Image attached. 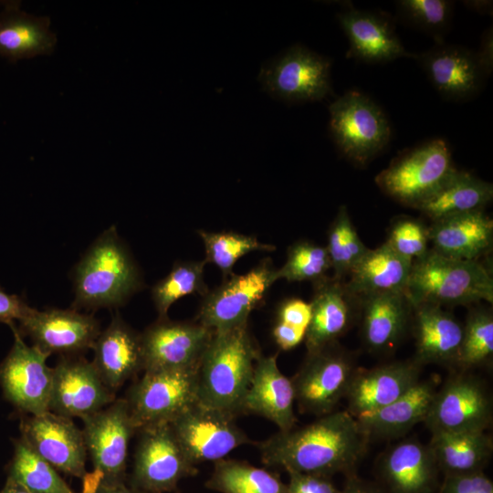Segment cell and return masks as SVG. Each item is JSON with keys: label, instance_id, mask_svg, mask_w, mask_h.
<instances>
[{"label": "cell", "instance_id": "cell-1", "mask_svg": "<svg viewBox=\"0 0 493 493\" xmlns=\"http://www.w3.org/2000/svg\"><path fill=\"white\" fill-rule=\"evenodd\" d=\"M370 439L347 410L333 411L312 423L277 434L261 442L262 462L288 472L355 474Z\"/></svg>", "mask_w": 493, "mask_h": 493}, {"label": "cell", "instance_id": "cell-2", "mask_svg": "<svg viewBox=\"0 0 493 493\" xmlns=\"http://www.w3.org/2000/svg\"><path fill=\"white\" fill-rule=\"evenodd\" d=\"M259 356L247 325L214 332L198 367V403L239 415Z\"/></svg>", "mask_w": 493, "mask_h": 493}, {"label": "cell", "instance_id": "cell-3", "mask_svg": "<svg viewBox=\"0 0 493 493\" xmlns=\"http://www.w3.org/2000/svg\"><path fill=\"white\" fill-rule=\"evenodd\" d=\"M72 309L116 308L140 288L139 270L115 226L89 247L73 272Z\"/></svg>", "mask_w": 493, "mask_h": 493}, {"label": "cell", "instance_id": "cell-4", "mask_svg": "<svg viewBox=\"0 0 493 493\" xmlns=\"http://www.w3.org/2000/svg\"><path fill=\"white\" fill-rule=\"evenodd\" d=\"M483 260L442 256L431 248L413 261L404 293L412 307L422 303L467 306L493 302V277Z\"/></svg>", "mask_w": 493, "mask_h": 493}, {"label": "cell", "instance_id": "cell-5", "mask_svg": "<svg viewBox=\"0 0 493 493\" xmlns=\"http://www.w3.org/2000/svg\"><path fill=\"white\" fill-rule=\"evenodd\" d=\"M455 170L447 142L435 138L402 152L376 175L375 183L393 200L415 209Z\"/></svg>", "mask_w": 493, "mask_h": 493}, {"label": "cell", "instance_id": "cell-6", "mask_svg": "<svg viewBox=\"0 0 493 493\" xmlns=\"http://www.w3.org/2000/svg\"><path fill=\"white\" fill-rule=\"evenodd\" d=\"M330 131L339 152L366 166L389 144L392 131L382 108L365 93L351 89L329 107Z\"/></svg>", "mask_w": 493, "mask_h": 493}, {"label": "cell", "instance_id": "cell-7", "mask_svg": "<svg viewBox=\"0 0 493 493\" xmlns=\"http://www.w3.org/2000/svg\"><path fill=\"white\" fill-rule=\"evenodd\" d=\"M198 368L145 371L124 398L137 429L170 424L198 403Z\"/></svg>", "mask_w": 493, "mask_h": 493}, {"label": "cell", "instance_id": "cell-8", "mask_svg": "<svg viewBox=\"0 0 493 493\" xmlns=\"http://www.w3.org/2000/svg\"><path fill=\"white\" fill-rule=\"evenodd\" d=\"M356 369L353 357L336 348L335 343L307 353L304 363L291 379L300 411L318 416L333 412L346 396Z\"/></svg>", "mask_w": 493, "mask_h": 493}, {"label": "cell", "instance_id": "cell-9", "mask_svg": "<svg viewBox=\"0 0 493 493\" xmlns=\"http://www.w3.org/2000/svg\"><path fill=\"white\" fill-rule=\"evenodd\" d=\"M13 345L0 363V386L5 398L16 409L28 415L48 411L53 369L47 364L49 355L27 345L15 322L8 324Z\"/></svg>", "mask_w": 493, "mask_h": 493}, {"label": "cell", "instance_id": "cell-10", "mask_svg": "<svg viewBox=\"0 0 493 493\" xmlns=\"http://www.w3.org/2000/svg\"><path fill=\"white\" fill-rule=\"evenodd\" d=\"M138 431L131 486L150 493H167L175 490L183 478L197 474L196 466L186 456L170 424Z\"/></svg>", "mask_w": 493, "mask_h": 493}, {"label": "cell", "instance_id": "cell-11", "mask_svg": "<svg viewBox=\"0 0 493 493\" xmlns=\"http://www.w3.org/2000/svg\"><path fill=\"white\" fill-rule=\"evenodd\" d=\"M491 395L473 375L457 373L435 391L425 424L432 434L486 431L492 423Z\"/></svg>", "mask_w": 493, "mask_h": 493}, {"label": "cell", "instance_id": "cell-12", "mask_svg": "<svg viewBox=\"0 0 493 493\" xmlns=\"http://www.w3.org/2000/svg\"><path fill=\"white\" fill-rule=\"evenodd\" d=\"M83 437L101 483L126 481L130 441L137 431L124 398L81 419Z\"/></svg>", "mask_w": 493, "mask_h": 493}, {"label": "cell", "instance_id": "cell-13", "mask_svg": "<svg viewBox=\"0 0 493 493\" xmlns=\"http://www.w3.org/2000/svg\"><path fill=\"white\" fill-rule=\"evenodd\" d=\"M331 60L295 45L267 66L258 79L273 96L288 102L320 100L332 94Z\"/></svg>", "mask_w": 493, "mask_h": 493}, {"label": "cell", "instance_id": "cell-14", "mask_svg": "<svg viewBox=\"0 0 493 493\" xmlns=\"http://www.w3.org/2000/svg\"><path fill=\"white\" fill-rule=\"evenodd\" d=\"M276 271L267 259L243 275L229 276L205 296L198 314L199 323L214 332L247 325L250 312L278 280Z\"/></svg>", "mask_w": 493, "mask_h": 493}, {"label": "cell", "instance_id": "cell-15", "mask_svg": "<svg viewBox=\"0 0 493 493\" xmlns=\"http://www.w3.org/2000/svg\"><path fill=\"white\" fill-rule=\"evenodd\" d=\"M235 418L196 403L170 425L186 456L196 466L223 459L235 448L251 442Z\"/></svg>", "mask_w": 493, "mask_h": 493}, {"label": "cell", "instance_id": "cell-16", "mask_svg": "<svg viewBox=\"0 0 493 493\" xmlns=\"http://www.w3.org/2000/svg\"><path fill=\"white\" fill-rule=\"evenodd\" d=\"M213 335L199 322L158 319L141 334L143 372L198 368Z\"/></svg>", "mask_w": 493, "mask_h": 493}, {"label": "cell", "instance_id": "cell-17", "mask_svg": "<svg viewBox=\"0 0 493 493\" xmlns=\"http://www.w3.org/2000/svg\"><path fill=\"white\" fill-rule=\"evenodd\" d=\"M20 431L21 438L58 471L79 478L87 473L83 433L71 418L50 411L26 415Z\"/></svg>", "mask_w": 493, "mask_h": 493}, {"label": "cell", "instance_id": "cell-18", "mask_svg": "<svg viewBox=\"0 0 493 493\" xmlns=\"http://www.w3.org/2000/svg\"><path fill=\"white\" fill-rule=\"evenodd\" d=\"M20 333L28 336L33 345L47 355H79L92 349L100 333V322L90 314L76 309L31 308L19 320Z\"/></svg>", "mask_w": 493, "mask_h": 493}, {"label": "cell", "instance_id": "cell-19", "mask_svg": "<svg viewBox=\"0 0 493 493\" xmlns=\"http://www.w3.org/2000/svg\"><path fill=\"white\" fill-rule=\"evenodd\" d=\"M53 369L48 411L80 419L111 404L115 393L107 388L92 362L79 356H63Z\"/></svg>", "mask_w": 493, "mask_h": 493}, {"label": "cell", "instance_id": "cell-20", "mask_svg": "<svg viewBox=\"0 0 493 493\" xmlns=\"http://www.w3.org/2000/svg\"><path fill=\"white\" fill-rule=\"evenodd\" d=\"M432 86L446 100L467 101L476 97L488 78L475 52L446 42L435 43L428 50L413 53Z\"/></svg>", "mask_w": 493, "mask_h": 493}, {"label": "cell", "instance_id": "cell-21", "mask_svg": "<svg viewBox=\"0 0 493 493\" xmlns=\"http://www.w3.org/2000/svg\"><path fill=\"white\" fill-rule=\"evenodd\" d=\"M337 19L349 42L347 58L371 64L413 58V53L402 44L388 14L357 9L348 4Z\"/></svg>", "mask_w": 493, "mask_h": 493}, {"label": "cell", "instance_id": "cell-22", "mask_svg": "<svg viewBox=\"0 0 493 493\" xmlns=\"http://www.w3.org/2000/svg\"><path fill=\"white\" fill-rule=\"evenodd\" d=\"M423 365L414 358L372 368H357L345 398L355 418L395 401L420 381Z\"/></svg>", "mask_w": 493, "mask_h": 493}, {"label": "cell", "instance_id": "cell-23", "mask_svg": "<svg viewBox=\"0 0 493 493\" xmlns=\"http://www.w3.org/2000/svg\"><path fill=\"white\" fill-rule=\"evenodd\" d=\"M309 302L311 317L306 331L307 353L319 351L345 334L359 315V298L345 287L343 280L326 277L314 283Z\"/></svg>", "mask_w": 493, "mask_h": 493}, {"label": "cell", "instance_id": "cell-24", "mask_svg": "<svg viewBox=\"0 0 493 493\" xmlns=\"http://www.w3.org/2000/svg\"><path fill=\"white\" fill-rule=\"evenodd\" d=\"M378 475L387 493H435L439 468L428 445L399 441L378 458Z\"/></svg>", "mask_w": 493, "mask_h": 493}, {"label": "cell", "instance_id": "cell-25", "mask_svg": "<svg viewBox=\"0 0 493 493\" xmlns=\"http://www.w3.org/2000/svg\"><path fill=\"white\" fill-rule=\"evenodd\" d=\"M295 392L292 380L284 375L277 356H259L242 404L241 414H255L273 422L279 431L295 426Z\"/></svg>", "mask_w": 493, "mask_h": 493}, {"label": "cell", "instance_id": "cell-26", "mask_svg": "<svg viewBox=\"0 0 493 493\" xmlns=\"http://www.w3.org/2000/svg\"><path fill=\"white\" fill-rule=\"evenodd\" d=\"M361 336L372 352L394 349L412 323L413 307L404 292H385L359 298Z\"/></svg>", "mask_w": 493, "mask_h": 493}, {"label": "cell", "instance_id": "cell-27", "mask_svg": "<svg viewBox=\"0 0 493 493\" xmlns=\"http://www.w3.org/2000/svg\"><path fill=\"white\" fill-rule=\"evenodd\" d=\"M428 231L430 248L447 257L483 260L492 249L493 221L484 210L433 221Z\"/></svg>", "mask_w": 493, "mask_h": 493}, {"label": "cell", "instance_id": "cell-28", "mask_svg": "<svg viewBox=\"0 0 493 493\" xmlns=\"http://www.w3.org/2000/svg\"><path fill=\"white\" fill-rule=\"evenodd\" d=\"M92 350V363L103 383L114 393L127 380L143 371L141 334L119 314L100 331Z\"/></svg>", "mask_w": 493, "mask_h": 493}, {"label": "cell", "instance_id": "cell-29", "mask_svg": "<svg viewBox=\"0 0 493 493\" xmlns=\"http://www.w3.org/2000/svg\"><path fill=\"white\" fill-rule=\"evenodd\" d=\"M415 355L421 364L456 366L463 324L443 307L422 303L413 307Z\"/></svg>", "mask_w": 493, "mask_h": 493}, {"label": "cell", "instance_id": "cell-30", "mask_svg": "<svg viewBox=\"0 0 493 493\" xmlns=\"http://www.w3.org/2000/svg\"><path fill=\"white\" fill-rule=\"evenodd\" d=\"M0 12V57L15 63L39 55H49L57 44L47 16L23 11L17 1L4 2Z\"/></svg>", "mask_w": 493, "mask_h": 493}, {"label": "cell", "instance_id": "cell-31", "mask_svg": "<svg viewBox=\"0 0 493 493\" xmlns=\"http://www.w3.org/2000/svg\"><path fill=\"white\" fill-rule=\"evenodd\" d=\"M435 391L432 382L419 381L395 401L356 419L370 440L403 436L415 425L425 422Z\"/></svg>", "mask_w": 493, "mask_h": 493}, {"label": "cell", "instance_id": "cell-32", "mask_svg": "<svg viewBox=\"0 0 493 493\" xmlns=\"http://www.w3.org/2000/svg\"><path fill=\"white\" fill-rule=\"evenodd\" d=\"M413 261L386 243L368 249L349 273L346 288L356 298L385 292H404Z\"/></svg>", "mask_w": 493, "mask_h": 493}, {"label": "cell", "instance_id": "cell-33", "mask_svg": "<svg viewBox=\"0 0 493 493\" xmlns=\"http://www.w3.org/2000/svg\"><path fill=\"white\" fill-rule=\"evenodd\" d=\"M493 198V186L472 173L456 170L415 209L431 222L450 215L484 210Z\"/></svg>", "mask_w": 493, "mask_h": 493}, {"label": "cell", "instance_id": "cell-34", "mask_svg": "<svg viewBox=\"0 0 493 493\" xmlns=\"http://www.w3.org/2000/svg\"><path fill=\"white\" fill-rule=\"evenodd\" d=\"M428 446L445 476L483 471L493 451L485 431L432 434Z\"/></svg>", "mask_w": 493, "mask_h": 493}, {"label": "cell", "instance_id": "cell-35", "mask_svg": "<svg viewBox=\"0 0 493 493\" xmlns=\"http://www.w3.org/2000/svg\"><path fill=\"white\" fill-rule=\"evenodd\" d=\"M208 489L220 493H288L279 477L245 461L220 459L205 482Z\"/></svg>", "mask_w": 493, "mask_h": 493}, {"label": "cell", "instance_id": "cell-36", "mask_svg": "<svg viewBox=\"0 0 493 493\" xmlns=\"http://www.w3.org/2000/svg\"><path fill=\"white\" fill-rule=\"evenodd\" d=\"M7 469V477L30 493H74L58 470L21 437L14 441V454Z\"/></svg>", "mask_w": 493, "mask_h": 493}, {"label": "cell", "instance_id": "cell-37", "mask_svg": "<svg viewBox=\"0 0 493 493\" xmlns=\"http://www.w3.org/2000/svg\"><path fill=\"white\" fill-rule=\"evenodd\" d=\"M205 261H184L176 263L172 270L152 288V299L159 319L167 318L170 307L179 299L198 293H208L204 281Z\"/></svg>", "mask_w": 493, "mask_h": 493}, {"label": "cell", "instance_id": "cell-38", "mask_svg": "<svg viewBox=\"0 0 493 493\" xmlns=\"http://www.w3.org/2000/svg\"><path fill=\"white\" fill-rule=\"evenodd\" d=\"M325 247L333 269V278L343 281L369 249L361 240L345 205L339 208L329 228Z\"/></svg>", "mask_w": 493, "mask_h": 493}, {"label": "cell", "instance_id": "cell-39", "mask_svg": "<svg viewBox=\"0 0 493 493\" xmlns=\"http://www.w3.org/2000/svg\"><path fill=\"white\" fill-rule=\"evenodd\" d=\"M205 248V263L215 265L225 278L232 275L236 261L253 251H274V245L257 241L256 236L235 232H206L198 230Z\"/></svg>", "mask_w": 493, "mask_h": 493}, {"label": "cell", "instance_id": "cell-40", "mask_svg": "<svg viewBox=\"0 0 493 493\" xmlns=\"http://www.w3.org/2000/svg\"><path fill=\"white\" fill-rule=\"evenodd\" d=\"M493 357V315L491 310L472 309L463 324V339L456 366L467 370L491 362Z\"/></svg>", "mask_w": 493, "mask_h": 493}, {"label": "cell", "instance_id": "cell-41", "mask_svg": "<svg viewBox=\"0 0 493 493\" xmlns=\"http://www.w3.org/2000/svg\"><path fill=\"white\" fill-rule=\"evenodd\" d=\"M399 18L406 25L429 35L435 43L445 42L453 17L454 2L448 0H399Z\"/></svg>", "mask_w": 493, "mask_h": 493}, {"label": "cell", "instance_id": "cell-42", "mask_svg": "<svg viewBox=\"0 0 493 493\" xmlns=\"http://www.w3.org/2000/svg\"><path fill=\"white\" fill-rule=\"evenodd\" d=\"M331 268L325 246L307 240L297 241L287 252V260L276 271L277 279L288 282L310 280L314 283L325 278Z\"/></svg>", "mask_w": 493, "mask_h": 493}, {"label": "cell", "instance_id": "cell-43", "mask_svg": "<svg viewBox=\"0 0 493 493\" xmlns=\"http://www.w3.org/2000/svg\"><path fill=\"white\" fill-rule=\"evenodd\" d=\"M384 243L401 257L414 261L430 249L428 226L412 216H398L392 222Z\"/></svg>", "mask_w": 493, "mask_h": 493}, {"label": "cell", "instance_id": "cell-44", "mask_svg": "<svg viewBox=\"0 0 493 493\" xmlns=\"http://www.w3.org/2000/svg\"><path fill=\"white\" fill-rule=\"evenodd\" d=\"M438 493H493V483L483 471L445 476Z\"/></svg>", "mask_w": 493, "mask_h": 493}, {"label": "cell", "instance_id": "cell-45", "mask_svg": "<svg viewBox=\"0 0 493 493\" xmlns=\"http://www.w3.org/2000/svg\"><path fill=\"white\" fill-rule=\"evenodd\" d=\"M288 474V493H341L329 476L298 472Z\"/></svg>", "mask_w": 493, "mask_h": 493}, {"label": "cell", "instance_id": "cell-46", "mask_svg": "<svg viewBox=\"0 0 493 493\" xmlns=\"http://www.w3.org/2000/svg\"><path fill=\"white\" fill-rule=\"evenodd\" d=\"M311 317L310 304L299 299L283 301L277 312V320L307 331Z\"/></svg>", "mask_w": 493, "mask_h": 493}, {"label": "cell", "instance_id": "cell-47", "mask_svg": "<svg viewBox=\"0 0 493 493\" xmlns=\"http://www.w3.org/2000/svg\"><path fill=\"white\" fill-rule=\"evenodd\" d=\"M30 309L31 307L22 298L0 288V323L19 321Z\"/></svg>", "mask_w": 493, "mask_h": 493}, {"label": "cell", "instance_id": "cell-48", "mask_svg": "<svg viewBox=\"0 0 493 493\" xmlns=\"http://www.w3.org/2000/svg\"><path fill=\"white\" fill-rule=\"evenodd\" d=\"M272 336L281 350L288 351L304 341L306 330L277 320L272 329Z\"/></svg>", "mask_w": 493, "mask_h": 493}, {"label": "cell", "instance_id": "cell-49", "mask_svg": "<svg viewBox=\"0 0 493 493\" xmlns=\"http://www.w3.org/2000/svg\"><path fill=\"white\" fill-rule=\"evenodd\" d=\"M492 27H488L482 36L479 48L475 52L478 64L488 77L493 69V45H492Z\"/></svg>", "mask_w": 493, "mask_h": 493}, {"label": "cell", "instance_id": "cell-50", "mask_svg": "<svg viewBox=\"0 0 493 493\" xmlns=\"http://www.w3.org/2000/svg\"><path fill=\"white\" fill-rule=\"evenodd\" d=\"M341 493H387L383 487L362 479L355 474L347 476L345 486Z\"/></svg>", "mask_w": 493, "mask_h": 493}, {"label": "cell", "instance_id": "cell-51", "mask_svg": "<svg viewBox=\"0 0 493 493\" xmlns=\"http://www.w3.org/2000/svg\"><path fill=\"white\" fill-rule=\"evenodd\" d=\"M94 493H150L139 489L131 485L128 486L126 481L116 483H100Z\"/></svg>", "mask_w": 493, "mask_h": 493}, {"label": "cell", "instance_id": "cell-52", "mask_svg": "<svg viewBox=\"0 0 493 493\" xmlns=\"http://www.w3.org/2000/svg\"><path fill=\"white\" fill-rule=\"evenodd\" d=\"M464 5L470 10L481 15H492V1L472 0L463 1Z\"/></svg>", "mask_w": 493, "mask_h": 493}, {"label": "cell", "instance_id": "cell-53", "mask_svg": "<svg viewBox=\"0 0 493 493\" xmlns=\"http://www.w3.org/2000/svg\"><path fill=\"white\" fill-rule=\"evenodd\" d=\"M0 493H30L23 486L7 477L5 486Z\"/></svg>", "mask_w": 493, "mask_h": 493}]
</instances>
